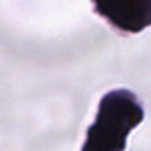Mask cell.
Segmentation results:
<instances>
[{"instance_id":"6da1fadb","label":"cell","mask_w":151,"mask_h":151,"mask_svg":"<svg viewBox=\"0 0 151 151\" xmlns=\"http://www.w3.org/2000/svg\"><path fill=\"white\" fill-rule=\"evenodd\" d=\"M144 120V108L133 92L114 89L98 105L95 122L86 132L82 151H124L132 129Z\"/></svg>"},{"instance_id":"7a4b0ae2","label":"cell","mask_w":151,"mask_h":151,"mask_svg":"<svg viewBox=\"0 0 151 151\" xmlns=\"http://www.w3.org/2000/svg\"><path fill=\"white\" fill-rule=\"evenodd\" d=\"M95 12L123 33H139L151 25V0H92Z\"/></svg>"}]
</instances>
